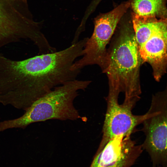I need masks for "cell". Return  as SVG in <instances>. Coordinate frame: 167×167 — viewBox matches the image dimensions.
<instances>
[{"label": "cell", "mask_w": 167, "mask_h": 167, "mask_svg": "<svg viewBox=\"0 0 167 167\" xmlns=\"http://www.w3.org/2000/svg\"><path fill=\"white\" fill-rule=\"evenodd\" d=\"M85 44L80 40L59 51L21 60L0 54V100L25 111L54 87L76 79L80 70L71 67L83 55Z\"/></svg>", "instance_id": "6da1fadb"}, {"label": "cell", "mask_w": 167, "mask_h": 167, "mask_svg": "<svg viewBox=\"0 0 167 167\" xmlns=\"http://www.w3.org/2000/svg\"><path fill=\"white\" fill-rule=\"evenodd\" d=\"M134 13L141 16H163L166 13L165 0H131Z\"/></svg>", "instance_id": "30bf717a"}, {"label": "cell", "mask_w": 167, "mask_h": 167, "mask_svg": "<svg viewBox=\"0 0 167 167\" xmlns=\"http://www.w3.org/2000/svg\"><path fill=\"white\" fill-rule=\"evenodd\" d=\"M167 89L152 97L151 105L142 123L145 136L141 145L148 153L153 166L167 167Z\"/></svg>", "instance_id": "277c9868"}, {"label": "cell", "mask_w": 167, "mask_h": 167, "mask_svg": "<svg viewBox=\"0 0 167 167\" xmlns=\"http://www.w3.org/2000/svg\"><path fill=\"white\" fill-rule=\"evenodd\" d=\"M120 30L110 40L102 72L108 78V95L118 97L123 92V103L133 109L141 93L140 69L143 63L133 27L125 24Z\"/></svg>", "instance_id": "7a4b0ae2"}, {"label": "cell", "mask_w": 167, "mask_h": 167, "mask_svg": "<svg viewBox=\"0 0 167 167\" xmlns=\"http://www.w3.org/2000/svg\"><path fill=\"white\" fill-rule=\"evenodd\" d=\"M166 19L161 18L158 19L155 17L143 16L133 13V28L139 48Z\"/></svg>", "instance_id": "9c48e42d"}, {"label": "cell", "mask_w": 167, "mask_h": 167, "mask_svg": "<svg viewBox=\"0 0 167 167\" xmlns=\"http://www.w3.org/2000/svg\"><path fill=\"white\" fill-rule=\"evenodd\" d=\"M139 50L143 63L147 62L150 65L154 79L159 82L167 71L166 19L139 48Z\"/></svg>", "instance_id": "ba28073f"}, {"label": "cell", "mask_w": 167, "mask_h": 167, "mask_svg": "<svg viewBox=\"0 0 167 167\" xmlns=\"http://www.w3.org/2000/svg\"><path fill=\"white\" fill-rule=\"evenodd\" d=\"M106 100L107 108L102 128V137L98 151L113 137L131 135L135 127L142 123L145 117V114H133L132 109L123 103L119 104L118 97L108 96Z\"/></svg>", "instance_id": "8992f818"}, {"label": "cell", "mask_w": 167, "mask_h": 167, "mask_svg": "<svg viewBox=\"0 0 167 167\" xmlns=\"http://www.w3.org/2000/svg\"><path fill=\"white\" fill-rule=\"evenodd\" d=\"M12 11L8 0H0V41L6 35L11 26Z\"/></svg>", "instance_id": "8fae6325"}, {"label": "cell", "mask_w": 167, "mask_h": 167, "mask_svg": "<svg viewBox=\"0 0 167 167\" xmlns=\"http://www.w3.org/2000/svg\"><path fill=\"white\" fill-rule=\"evenodd\" d=\"M143 151L131 135L116 136L97 151L90 167H131Z\"/></svg>", "instance_id": "52a82bcc"}, {"label": "cell", "mask_w": 167, "mask_h": 167, "mask_svg": "<svg viewBox=\"0 0 167 167\" xmlns=\"http://www.w3.org/2000/svg\"><path fill=\"white\" fill-rule=\"evenodd\" d=\"M90 80L75 79L54 87L36 101L21 116L11 119L12 128L24 129L35 122L50 119L75 120L81 116L74 105L80 90H85Z\"/></svg>", "instance_id": "3957f363"}, {"label": "cell", "mask_w": 167, "mask_h": 167, "mask_svg": "<svg viewBox=\"0 0 167 167\" xmlns=\"http://www.w3.org/2000/svg\"><path fill=\"white\" fill-rule=\"evenodd\" d=\"M130 4V2L122 3L110 11L101 14L94 20V29L83 50V57L76 61L75 66L81 69L90 65H97L101 69L105 65L107 45L114 32L117 26Z\"/></svg>", "instance_id": "5b68a950"}]
</instances>
